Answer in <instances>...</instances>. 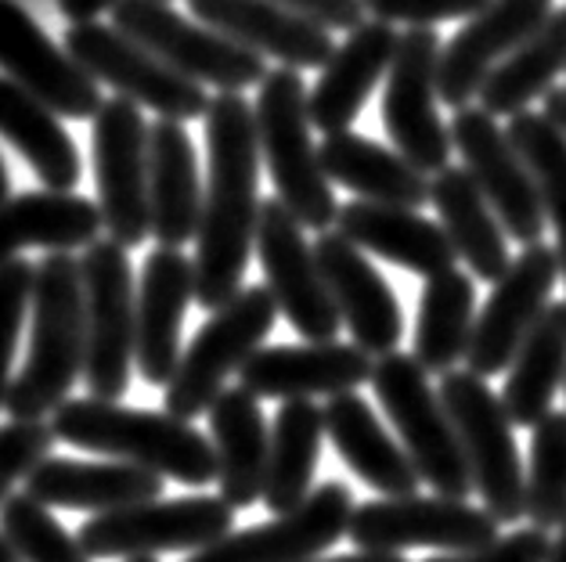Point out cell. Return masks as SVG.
<instances>
[{
  "instance_id": "1",
  "label": "cell",
  "mask_w": 566,
  "mask_h": 562,
  "mask_svg": "<svg viewBox=\"0 0 566 562\" xmlns=\"http://www.w3.org/2000/svg\"><path fill=\"white\" fill-rule=\"evenodd\" d=\"M206 119L210 177L196 235V304L220 310L242 293L260 224V137L256 113L242 94H217Z\"/></svg>"
},
{
  "instance_id": "2",
  "label": "cell",
  "mask_w": 566,
  "mask_h": 562,
  "mask_svg": "<svg viewBox=\"0 0 566 562\" xmlns=\"http://www.w3.org/2000/svg\"><path fill=\"white\" fill-rule=\"evenodd\" d=\"M51 433L59 444L142 465L185 487H206L217 479L213 441H206L191 422L170 411L123 407L116 401L84 396V401H65L54 411Z\"/></svg>"
},
{
  "instance_id": "3",
  "label": "cell",
  "mask_w": 566,
  "mask_h": 562,
  "mask_svg": "<svg viewBox=\"0 0 566 562\" xmlns=\"http://www.w3.org/2000/svg\"><path fill=\"white\" fill-rule=\"evenodd\" d=\"M87 364L84 271L73 253H48L36 267L30 358L11 382V422H44L65 401Z\"/></svg>"
},
{
  "instance_id": "4",
  "label": "cell",
  "mask_w": 566,
  "mask_h": 562,
  "mask_svg": "<svg viewBox=\"0 0 566 562\" xmlns=\"http://www.w3.org/2000/svg\"><path fill=\"white\" fill-rule=\"evenodd\" d=\"M311 91L303 84L296 68H271L264 84L256 87V137L260 156L271 170V181L279 199L289 205L303 227L311 231H333L339 221V202L328 173L322 167V152L314 148L311 127Z\"/></svg>"
},
{
  "instance_id": "5",
  "label": "cell",
  "mask_w": 566,
  "mask_h": 562,
  "mask_svg": "<svg viewBox=\"0 0 566 562\" xmlns=\"http://www.w3.org/2000/svg\"><path fill=\"white\" fill-rule=\"evenodd\" d=\"M371 393L397 430L400 447L408 450L422 484H430L433 495L469 501L473 476H469L462 455L459 430H454L448 407L440 401V390L430 382V372L419 364L416 353L394 350L386 358H376Z\"/></svg>"
},
{
  "instance_id": "6",
  "label": "cell",
  "mask_w": 566,
  "mask_h": 562,
  "mask_svg": "<svg viewBox=\"0 0 566 562\" xmlns=\"http://www.w3.org/2000/svg\"><path fill=\"white\" fill-rule=\"evenodd\" d=\"M440 401L459 430L462 455L473 476V490L502 527H516L527 519V473H523L513 418L494 396L488 379L473 372L440 375Z\"/></svg>"
},
{
  "instance_id": "7",
  "label": "cell",
  "mask_w": 566,
  "mask_h": 562,
  "mask_svg": "<svg viewBox=\"0 0 566 562\" xmlns=\"http://www.w3.org/2000/svg\"><path fill=\"white\" fill-rule=\"evenodd\" d=\"M274 321H279V304L268 285H245L231 304L213 310L181 353L170 386L163 390L170 415L185 422L206 415L228 390V375H239L242 364L264 347Z\"/></svg>"
},
{
  "instance_id": "8",
  "label": "cell",
  "mask_w": 566,
  "mask_h": 562,
  "mask_svg": "<svg viewBox=\"0 0 566 562\" xmlns=\"http://www.w3.org/2000/svg\"><path fill=\"white\" fill-rule=\"evenodd\" d=\"M108 15L119 33L148 47L174 73L196 79L202 87H217L220 94L260 87L271 73L264 54L234 44L202 22H188L170 8V0H116Z\"/></svg>"
},
{
  "instance_id": "9",
  "label": "cell",
  "mask_w": 566,
  "mask_h": 562,
  "mask_svg": "<svg viewBox=\"0 0 566 562\" xmlns=\"http://www.w3.org/2000/svg\"><path fill=\"white\" fill-rule=\"evenodd\" d=\"M87 310L84 382L98 401H119L130 386L137 353V289L130 256L119 242L98 238L80 256Z\"/></svg>"
},
{
  "instance_id": "10",
  "label": "cell",
  "mask_w": 566,
  "mask_h": 562,
  "mask_svg": "<svg viewBox=\"0 0 566 562\" xmlns=\"http://www.w3.org/2000/svg\"><path fill=\"white\" fill-rule=\"evenodd\" d=\"M65 51L87 68V73L108 84L119 98H130L134 105L151 108L159 119H199L210 113V94L202 84L156 59L148 47H142L116 25L105 22H76L65 30Z\"/></svg>"
},
{
  "instance_id": "11",
  "label": "cell",
  "mask_w": 566,
  "mask_h": 562,
  "mask_svg": "<svg viewBox=\"0 0 566 562\" xmlns=\"http://www.w3.org/2000/svg\"><path fill=\"white\" fill-rule=\"evenodd\" d=\"M234 530V509L224 498L145 501L130 509L91 516L80 544L91 559H137L159 552H202Z\"/></svg>"
},
{
  "instance_id": "12",
  "label": "cell",
  "mask_w": 566,
  "mask_h": 562,
  "mask_svg": "<svg viewBox=\"0 0 566 562\" xmlns=\"http://www.w3.org/2000/svg\"><path fill=\"white\" fill-rule=\"evenodd\" d=\"M502 523L483 505L444 495H408L357 505L347 538L361 552H400L437 548V552H476L502 538Z\"/></svg>"
},
{
  "instance_id": "13",
  "label": "cell",
  "mask_w": 566,
  "mask_h": 562,
  "mask_svg": "<svg viewBox=\"0 0 566 562\" xmlns=\"http://www.w3.org/2000/svg\"><path fill=\"white\" fill-rule=\"evenodd\" d=\"M437 30H405L386 73L382 91V123L400 156L426 177L451 167V127L440 119L437 68H440Z\"/></svg>"
},
{
  "instance_id": "14",
  "label": "cell",
  "mask_w": 566,
  "mask_h": 562,
  "mask_svg": "<svg viewBox=\"0 0 566 562\" xmlns=\"http://www.w3.org/2000/svg\"><path fill=\"white\" fill-rule=\"evenodd\" d=\"M148 123L130 98H105L94 116V173L108 238L134 250L151 235L148 199Z\"/></svg>"
},
{
  "instance_id": "15",
  "label": "cell",
  "mask_w": 566,
  "mask_h": 562,
  "mask_svg": "<svg viewBox=\"0 0 566 562\" xmlns=\"http://www.w3.org/2000/svg\"><path fill=\"white\" fill-rule=\"evenodd\" d=\"M303 231L307 227L289 213V205L279 195L264 199L256 224V256L285 321L307 342H336L343 318L325 285L314 245Z\"/></svg>"
},
{
  "instance_id": "16",
  "label": "cell",
  "mask_w": 566,
  "mask_h": 562,
  "mask_svg": "<svg viewBox=\"0 0 566 562\" xmlns=\"http://www.w3.org/2000/svg\"><path fill=\"white\" fill-rule=\"evenodd\" d=\"M559 253L556 245L534 242L523 245L505 274L491 285L488 304L476 314L473 342L465 353V372L480 379L502 375L516 361V350L531 328L542 321V314L552 304V289L559 282Z\"/></svg>"
},
{
  "instance_id": "17",
  "label": "cell",
  "mask_w": 566,
  "mask_h": 562,
  "mask_svg": "<svg viewBox=\"0 0 566 562\" xmlns=\"http://www.w3.org/2000/svg\"><path fill=\"white\" fill-rule=\"evenodd\" d=\"M451 141L462 156V167L476 181V188L494 205L509 238L520 245H534L545 238V205L537 195V181L531 167L499 127V119L483 113L480 105H465L451 116Z\"/></svg>"
},
{
  "instance_id": "18",
  "label": "cell",
  "mask_w": 566,
  "mask_h": 562,
  "mask_svg": "<svg viewBox=\"0 0 566 562\" xmlns=\"http://www.w3.org/2000/svg\"><path fill=\"white\" fill-rule=\"evenodd\" d=\"M354 509L350 487L339 479H325L300 509L274 516L260 527L231 530L228 538L191 552L185 562H311L339 538H347Z\"/></svg>"
},
{
  "instance_id": "19",
  "label": "cell",
  "mask_w": 566,
  "mask_h": 562,
  "mask_svg": "<svg viewBox=\"0 0 566 562\" xmlns=\"http://www.w3.org/2000/svg\"><path fill=\"white\" fill-rule=\"evenodd\" d=\"M0 68L44 102L54 116L94 119L105 105L102 84L65 47L51 44L48 33L15 0H0Z\"/></svg>"
},
{
  "instance_id": "20",
  "label": "cell",
  "mask_w": 566,
  "mask_h": 562,
  "mask_svg": "<svg viewBox=\"0 0 566 562\" xmlns=\"http://www.w3.org/2000/svg\"><path fill=\"white\" fill-rule=\"evenodd\" d=\"M552 15V0H491L440 51L437 94L448 108H465L483 79Z\"/></svg>"
},
{
  "instance_id": "21",
  "label": "cell",
  "mask_w": 566,
  "mask_h": 562,
  "mask_svg": "<svg viewBox=\"0 0 566 562\" xmlns=\"http://www.w3.org/2000/svg\"><path fill=\"white\" fill-rule=\"evenodd\" d=\"M314 256L336 299L343 328L354 336V347H361L371 358L394 353L405 336V314H400L390 282L371 267L368 253L357 250L339 231H322L314 238Z\"/></svg>"
},
{
  "instance_id": "22",
  "label": "cell",
  "mask_w": 566,
  "mask_h": 562,
  "mask_svg": "<svg viewBox=\"0 0 566 562\" xmlns=\"http://www.w3.org/2000/svg\"><path fill=\"white\" fill-rule=\"evenodd\" d=\"M376 358L354 342H303V347H260L242 364L239 386L274 401H314V396L357 393L371 382Z\"/></svg>"
},
{
  "instance_id": "23",
  "label": "cell",
  "mask_w": 566,
  "mask_h": 562,
  "mask_svg": "<svg viewBox=\"0 0 566 562\" xmlns=\"http://www.w3.org/2000/svg\"><path fill=\"white\" fill-rule=\"evenodd\" d=\"M196 299V259L159 245L137 282V372L148 386H170L181 364V325Z\"/></svg>"
},
{
  "instance_id": "24",
  "label": "cell",
  "mask_w": 566,
  "mask_h": 562,
  "mask_svg": "<svg viewBox=\"0 0 566 562\" xmlns=\"http://www.w3.org/2000/svg\"><path fill=\"white\" fill-rule=\"evenodd\" d=\"M188 8L202 25L264 59H279L296 73L322 68L336 51L333 33L282 8L279 0H188Z\"/></svg>"
},
{
  "instance_id": "25",
  "label": "cell",
  "mask_w": 566,
  "mask_h": 562,
  "mask_svg": "<svg viewBox=\"0 0 566 562\" xmlns=\"http://www.w3.org/2000/svg\"><path fill=\"white\" fill-rule=\"evenodd\" d=\"M400 44L397 25L390 22H361L347 33V40L333 51V59L322 65V76L311 87V127L328 134L350 130V123L361 116L371 91L379 87L394 65V54Z\"/></svg>"
},
{
  "instance_id": "26",
  "label": "cell",
  "mask_w": 566,
  "mask_h": 562,
  "mask_svg": "<svg viewBox=\"0 0 566 562\" xmlns=\"http://www.w3.org/2000/svg\"><path fill=\"white\" fill-rule=\"evenodd\" d=\"M159 473L142 469L130 462H73V458H44L25 476V495L48 509H76V512H119L130 505L163 498Z\"/></svg>"
},
{
  "instance_id": "27",
  "label": "cell",
  "mask_w": 566,
  "mask_h": 562,
  "mask_svg": "<svg viewBox=\"0 0 566 562\" xmlns=\"http://www.w3.org/2000/svg\"><path fill=\"white\" fill-rule=\"evenodd\" d=\"M339 235H347L357 250L405 267L419 278H433L459 267V253L440 221H430L419 210L405 205H379L354 199L339 205Z\"/></svg>"
},
{
  "instance_id": "28",
  "label": "cell",
  "mask_w": 566,
  "mask_h": 562,
  "mask_svg": "<svg viewBox=\"0 0 566 562\" xmlns=\"http://www.w3.org/2000/svg\"><path fill=\"white\" fill-rule=\"evenodd\" d=\"M148 199L159 245L181 250L199 235L206 184L199 181L196 145L177 119H156L148 130Z\"/></svg>"
},
{
  "instance_id": "29",
  "label": "cell",
  "mask_w": 566,
  "mask_h": 562,
  "mask_svg": "<svg viewBox=\"0 0 566 562\" xmlns=\"http://www.w3.org/2000/svg\"><path fill=\"white\" fill-rule=\"evenodd\" d=\"M210 441L217 450V487L231 509H250L264 501L271 426L260 407V396L242 386H228L206 411Z\"/></svg>"
},
{
  "instance_id": "30",
  "label": "cell",
  "mask_w": 566,
  "mask_h": 562,
  "mask_svg": "<svg viewBox=\"0 0 566 562\" xmlns=\"http://www.w3.org/2000/svg\"><path fill=\"white\" fill-rule=\"evenodd\" d=\"M325 433L328 444L336 447L339 462L368 484L382 498H408L419 490V473L411 465L408 450L394 441L390 430L382 426L379 415L361 393H339L328 396L325 404Z\"/></svg>"
},
{
  "instance_id": "31",
  "label": "cell",
  "mask_w": 566,
  "mask_h": 562,
  "mask_svg": "<svg viewBox=\"0 0 566 562\" xmlns=\"http://www.w3.org/2000/svg\"><path fill=\"white\" fill-rule=\"evenodd\" d=\"M102 210L73 191H25L0 202V267L22 250L73 253L98 242Z\"/></svg>"
},
{
  "instance_id": "32",
  "label": "cell",
  "mask_w": 566,
  "mask_h": 562,
  "mask_svg": "<svg viewBox=\"0 0 566 562\" xmlns=\"http://www.w3.org/2000/svg\"><path fill=\"white\" fill-rule=\"evenodd\" d=\"M430 205L440 216V227L459 253L462 264L480 282H499L505 267L513 264L509 235L494 213L488 195L476 188L465 167H448L430 177Z\"/></svg>"
},
{
  "instance_id": "33",
  "label": "cell",
  "mask_w": 566,
  "mask_h": 562,
  "mask_svg": "<svg viewBox=\"0 0 566 562\" xmlns=\"http://www.w3.org/2000/svg\"><path fill=\"white\" fill-rule=\"evenodd\" d=\"M322 167L328 181L354 191L357 199L379 202V205H405V210H419L430 202V177L419 167L382 148L371 137H361L354 130L328 134L322 145Z\"/></svg>"
},
{
  "instance_id": "34",
  "label": "cell",
  "mask_w": 566,
  "mask_h": 562,
  "mask_svg": "<svg viewBox=\"0 0 566 562\" xmlns=\"http://www.w3.org/2000/svg\"><path fill=\"white\" fill-rule=\"evenodd\" d=\"M325 436V407L314 401H282L271 422V455L260 505H268L274 516H285L314 495Z\"/></svg>"
},
{
  "instance_id": "35",
  "label": "cell",
  "mask_w": 566,
  "mask_h": 562,
  "mask_svg": "<svg viewBox=\"0 0 566 562\" xmlns=\"http://www.w3.org/2000/svg\"><path fill=\"white\" fill-rule=\"evenodd\" d=\"M566 73V8H556L509 59L483 79L476 102L483 113L520 116L545 98L556 87V79Z\"/></svg>"
},
{
  "instance_id": "36",
  "label": "cell",
  "mask_w": 566,
  "mask_h": 562,
  "mask_svg": "<svg viewBox=\"0 0 566 562\" xmlns=\"http://www.w3.org/2000/svg\"><path fill=\"white\" fill-rule=\"evenodd\" d=\"M0 137L19 148L48 191H73L80 184V152L59 116L15 79L0 76Z\"/></svg>"
},
{
  "instance_id": "37",
  "label": "cell",
  "mask_w": 566,
  "mask_h": 562,
  "mask_svg": "<svg viewBox=\"0 0 566 562\" xmlns=\"http://www.w3.org/2000/svg\"><path fill=\"white\" fill-rule=\"evenodd\" d=\"M559 386H566V299H552L542 321L516 350V361L509 364L502 407L513 426L534 430L552 411V396Z\"/></svg>"
},
{
  "instance_id": "38",
  "label": "cell",
  "mask_w": 566,
  "mask_h": 562,
  "mask_svg": "<svg viewBox=\"0 0 566 562\" xmlns=\"http://www.w3.org/2000/svg\"><path fill=\"white\" fill-rule=\"evenodd\" d=\"M476 314V285L465 271L451 267L426 278L416 318V350H411L426 372L448 375L465 361Z\"/></svg>"
},
{
  "instance_id": "39",
  "label": "cell",
  "mask_w": 566,
  "mask_h": 562,
  "mask_svg": "<svg viewBox=\"0 0 566 562\" xmlns=\"http://www.w3.org/2000/svg\"><path fill=\"white\" fill-rule=\"evenodd\" d=\"M509 141L531 167L548 224L556 227V253L566 282V134L545 113H520L509 119Z\"/></svg>"
},
{
  "instance_id": "40",
  "label": "cell",
  "mask_w": 566,
  "mask_h": 562,
  "mask_svg": "<svg viewBox=\"0 0 566 562\" xmlns=\"http://www.w3.org/2000/svg\"><path fill=\"white\" fill-rule=\"evenodd\" d=\"M566 519V411L552 407L531 433L527 523L556 530Z\"/></svg>"
},
{
  "instance_id": "41",
  "label": "cell",
  "mask_w": 566,
  "mask_h": 562,
  "mask_svg": "<svg viewBox=\"0 0 566 562\" xmlns=\"http://www.w3.org/2000/svg\"><path fill=\"white\" fill-rule=\"evenodd\" d=\"M0 533L22 555V562H91L80 538H73L51 516L48 505H40L25 490L0 505Z\"/></svg>"
},
{
  "instance_id": "42",
  "label": "cell",
  "mask_w": 566,
  "mask_h": 562,
  "mask_svg": "<svg viewBox=\"0 0 566 562\" xmlns=\"http://www.w3.org/2000/svg\"><path fill=\"white\" fill-rule=\"evenodd\" d=\"M36 289V267L30 259H11L0 267V407H8L11 393V358H15L25 314L33 307Z\"/></svg>"
},
{
  "instance_id": "43",
  "label": "cell",
  "mask_w": 566,
  "mask_h": 562,
  "mask_svg": "<svg viewBox=\"0 0 566 562\" xmlns=\"http://www.w3.org/2000/svg\"><path fill=\"white\" fill-rule=\"evenodd\" d=\"M59 444L51 422H8L0 426V505L15 495V484L25 479Z\"/></svg>"
},
{
  "instance_id": "44",
  "label": "cell",
  "mask_w": 566,
  "mask_h": 562,
  "mask_svg": "<svg viewBox=\"0 0 566 562\" xmlns=\"http://www.w3.org/2000/svg\"><path fill=\"white\" fill-rule=\"evenodd\" d=\"M491 0H365L368 15L379 22H405L408 30H433L437 22L473 19Z\"/></svg>"
},
{
  "instance_id": "45",
  "label": "cell",
  "mask_w": 566,
  "mask_h": 562,
  "mask_svg": "<svg viewBox=\"0 0 566 562\" xmlns=\"http://www.w3.org/2000/svg\"><path fill=\"white\" fill-rule=\"evenodd\" d=\"M548 552H552L548 530L523 527L513 533H502V538L476 548V552H451L426 562H548Z\"/></svg>"
},
{
  "instance_id": "46",
  "label": "cell",
  "mask_w": 566,
  "mask_h": 562,
  "mask_svg": "<svg viewBox=\"0 0 566 562\" xmlns=\"http://www.w3.org/2000/svg\"><path fill=\"white\" fill-rule=\"evenodd\" d=\"M282 8L296 11V15L317 22L322 30H357L361 22H368L365 0H279Z\"/></svg>"
},
{
  "instance_id": "47",
  "label": "cell",
  "mask_w": 566,
  "mask_h": 562,
  "mask_svg": "<svg viewBox=\"0 0 566 562\" xmlns=\"http://www.w3.org/2000/svg\"><path fill=\"white\" fill-rule=\"evenodd\" d=\"M116 0H59V11L69 19V25L76 22H98V15L113 11Z\"/></svg>"
},
{
  "instance_id": "48",
  "label": "cell",
  "mask_w": 566,
  "mask_h": 562,
  "mask_svg": "<svg viewBox=\"0 0 566 562\" xmlns=\"http://www.w3.org/2000/svg\"><path fill=\"white\" fill-rule=\"evenodd\" d=\"M545 119H552L556 127L566 134V87H552L548 94H545Z\"/></svg>"
},
{
  "instance_id": "49",
  "label": "cell",
  "mask_w": 566,
  "mask_h": 562,
  "mask_svg": "<svg viewBox=\"0 0 566 562\" xmlns=\"http://www.w3.org/2000/svg\"><path fill=\"white\" fill-rule=\"evenodd\" d=\"M311 562H408L400 552H347V555H328V559H311Z\"/></svg>"
},
{
  "instance_id": "50",
  "label": "cell",
  "mask_w": 566,
  "mask_h": 562,
  "mask_svg": "<svg viewBox=\"0 0 566 562\" xmlns=\"http://www.w3.org/2000/svg\"><path fill=\"white\" fill-rule=\"evenodd\" d=\"M548 562H566V519H563V527H559L556 538H552V552H548Z\"/></svg>"
},
{
  "instance_id": "51",
  "label": "cell",
  "mask_w": 566,
  "mask_h": 562,
  "mask_svg": "<svg viewBox=\"0 0 566 562\" xmlns=\"http://www.w3.org/2000/svg\"><path fill=\"white\" fill-rule=\"evenodd\" d=\"M0 562H22V555L8 544V538L0 533Z\"/></svg>"
},
{
  "instance_id": "52",
  "label": "cell",
  "mask_w": 566,
  "mask_h": 562,
  "mask_svg": "<svg viewBox=\"0 0 566 562\" xmlns=\"http://www.w3.org/2000/svg\"><path fill=\"white\" fill-rule=\"evenodd\" d=\"M8 199H11V181H8L4 162H0V202H8Z\"/></svg>"
},
{
  "instance_id": "53",
  "label": "cell",
  "mask_w": 566,
  "mask_h": 562,
  "mask_svg": "<svg viewBox=\"0 0 566 562\" xmlns=\"http://www.w3.org/2000/svg\"><path fill=\"white\" fill-rule=\"evenodd\" d=\"M123 562H159L156 555H137V559H123Z\"/></svg>"
},
{
  "instance_id": "54",
  "label": "cell",
  "mask_w": 566,
  "mask_h": 562,
  "mask_svg": "<svg viewBox=\"0 0 566 562\" xmlns=\"http://www.w3.org/2000/svg\"><path fill=\"white\" fill-rule=\"evenodd\" d=\"M563 390H566V386H563Z\"/></svg>"
}]
</instances>
